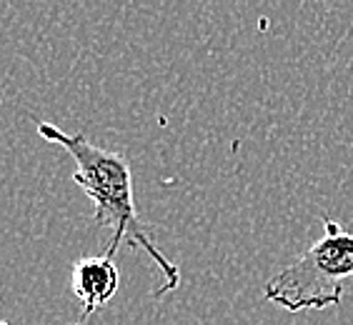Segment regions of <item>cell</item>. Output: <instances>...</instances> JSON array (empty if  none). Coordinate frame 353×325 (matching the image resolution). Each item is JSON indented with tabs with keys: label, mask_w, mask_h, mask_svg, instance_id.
<instances>
[{
	"label": "cell",
	"mask_w": 353,
	"mask_h": 325,
	"mask_svg": "<svg viewBox=\"0 0 353 325\" xmlns=\"http://www.w3.org/2000/svg\"><path fill=\"white\" fill-rule=\"evenodd\" d=\"M348 278H353V233L323 216V238L265 283L263 298L288 313L323 311L341 303Z\"/></svg>",
	"instance_id": "cell-2"
},
{
	"label": "cell",
	"mask_w": 353,
	"mask_h": 325,
	"mask_svg": "<svg viewBox=\"0 0 353 325\" xmlns=\"http://www.w3.org/2000/svg\"><path fill=\"white\" fill-rule=\"evenodd\" d=\"M121 288V273L113 258L108 255H85L78 258L70 268V291L81 300V318L78 323L88 320L95 311L108 305L116 298Z\"/></svg>",
	"instance_id": "cell-3"
},
{
	"label": "cell",
	"mask_w": 353,
	"mask_h": 325,
	"mask_svg": "<svg viewBox=\"0 0 353 325\" xmlns=\"http://www.w3.org/2000/svg\"><path fill=\"white\" fill-rule=\"evenodd\" d=\"M0 325H10V323H6V320H0Z\"/></svg>",
	"instance_id": "cell-4"
},
{
	"label": "cell",
	"mask_w": 353,
	"mask_h": 325,
	"mask_svg": "<svg viewBox=\"0 0 353 325\" xmlns=\"http://www.w3.org/2000/svg\"><path fill=\"white\" fill-rule=\"evenodd\" d=\"M38 136L43 140L53 143V145H61L75 160L73 180L88 196V200H93L95 225L113 231V238H110L103 255L113 258L123 243H128V248H138V251L148 253L150 260L163 273V288H158L153 295L161 298L165 293L176 291L181 285V268L165 258V253L150 240L148 231L143 228L136 208L133 173H130L128 158L123 153H116V150H105L101 145H95L83 133L68 136L65 130H61L58 125L48 120L38 123Z\"/></svg>",
	"instance_id": "cell-1"
}]
</instances>
